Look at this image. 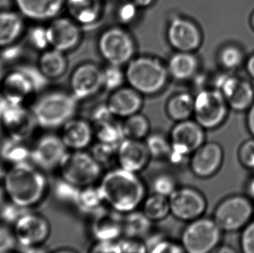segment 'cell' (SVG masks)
Returning a JSON list of instances; mask_svg holds the SVG:
<instances>
[{
    "label": "cell",
    "instance_id": "bcb514c9",
    "mask_svg": "<svg viewBox=\"0 0 254 253\" xmlns=\"http://www.w3.org/2000/svg\"><path fill=\"white\" fill-rule=\"evenodd\" d=\"M120 252L123 253H144L146 252V245L142 239L123 237L119 239Z\"/></svg>",
    "mask_w": 254,
    "mask_h": 253
},
{
    "label": "cell",
    "instance_id": "60d3db41",
    "mask_svg": "<svg viewBox=\"0 0 254 253\" xmlns=\"http://www.w3.org/2000/svg\"><path fill=\"white\" fill-rule=\"evenodd\" d=\"M126 80L125 70L122 66L108 64L103 68V89L113 92L123 87Z\"/></svg>",
    "mask_w": 254,
    "mask_h": 253
},
{
    "label": "cell",
    "instance_id": "f6af8a7d",
    "mask_svg": "<svg viewBox=\"0 0 254 253\" xmlns=\"http://www.w3.org/2000/svg\"><path fill=\"white\" fill-rule=\"evenodd\" d=\"M28 40L35 49L46 50L50 47L47 27L35 26L28 32Z\"/></svg>",
    "mask_w": 254,
    "mask_h": 253
},
{
    "label": "cell",
    "instance_id": "d6986e66",
    "mask_svg": "<svg viewBox=\"0 0 254 253\" xmlns=\"http://www.w3.org/2000/svg\"><path fill=\"white\" fill-rule=\"evenodd\" d=\"M223 155V150L219 144L204 143L191 154L189 159L190 169L197 178H210L220 168Z\"/></svg>",
    "mask_w": 254,
    "mask_h": 253
},
{
    "label": "cell",
    "instance_id": "277c9868",
    "mask_svg": "<svg viewBox=\"0 0 254 253\" xmlns=\"http://www.w3.org/2000/svg\"><path fill=\"white\" fill-rule=\"evenodd\" d=\"M127 83L143 96H153L162 92L169 75L167 65L150 56H134L125 69Z\"/></svg>",
    "mask_w": 254,
    "mask_h": 253
},
{
    "label": "cell",
    "instance_id": "3957f363",
    "mask_svg": "<svg viewBox=\"0 0 254 253\" xmlns=\"http://www.w3.org/2000/svg\"><path fill=\"white\" fill-rule=\"evenodd\" d=\"M78 101L71 92L51 91L37 98L30 108L38 127L54 130L75 117Z\"/></svg>",
    "mask_w": 254,
    "mask_h": 253
},
{
    "label": "cell",
    "instance_id": "f546056e",
    "mask_svg": "<svg viewBox=\"0 0 254 253\" xmlns=\"http://www.w3.org/2000/svg\"><path fill=\"white\" fill-rule=\"evenodd\" d=\"M152 222L146 216L143 211L135 209L124 214L123 229L125 237L134 239H146L150 235Z\"/></svg>",
    "mask_w": 254,
    "mask_h": 253
},
{
    "label": "cell",
    "instance_id": "8992f818",
    "mask_svg": "<svg viewBox=\"0 0 254 253\" xmlns=\"http://www.w3.org/2000/svg\"><path fill=\"white\" fill-rule=\"evenodd\" d=\"M61 178L80 187L93 185L102 175L103 168L90 152L70 150L59 167Z\"/></svg>",
    "mask_w": 254,
    "mask_h": 253
},
{
    "label": "cell",
    "instance_id": "74e56055",
    "mask_svg": "<svg viewBox=\"0 0 254 253\" xmlns=\"http://www.w3.org/2000/svg\"><path fill=\"white\" fill-rule=\"evenodd\" d=\"M218 60L224 69L233 71L238 69L246 62V57L241 47L235 44H228L219 51Z\"/></svg>",
    "mask_w": 254,
    "mask_h": 253
},
{
    "label": "cell",
    "instance_id": "4dcf8cb0",
    "mask_svg": "<svg viewBox=\"0 0 254 253\" xmlns=\"http://www.w3.org/2000/svg\"><path fill=\"white\" fill-rule=\"evenodd\" d=\"M67 66L68 61L65 53L52 48L45 51L39 59V68L49 80L64 75Z\"/></svg>",
    "mask_w": 254,
    "mask_h": 253
},
{
    "label": "cell",
    "instance_id": "6f0895ef",
    "mask_svg": "<svg viewBox=\"0 0 254 253\" xmlns=\"http://www.w3.org/2000/svg\"><path fill=\"white\" fill-rule=\"evenodd\" d=\"M5 200H7L5 191L2 184H0V208L5 203Z\"/></svg>",
    "mask_w": 254,
    "mask_h": 253
},
{
    "label": "cell",
    "instance_id": "d590c367",
    "mask_svg": "<svg viewBox=\"0 0 254 253\" xmlns=\"http://www.w3.org/2000/svg\"><path fill=\"white\" fill-rule=\"evenodd\" d=\"M94 131L97 141L107 144L119 146L125 138L122 129V123L118 121L116 117L95 125Z\"/></svg>",
    "mask_w": 254,
    "mask_h": 253
},
{
    "label": "cell",
    "instance_id": "680465c9",
    "mask_svg": "<svg viewBox=\"0 0 254 253\" xmlns=\"http://www.w3.org/2000/svg\"><path fill=\"white\" fill-rule=\"evenodd\" d=\"M248 193L249 196L254 200V178L249 182L248 185Z\"/></svg>",
    "mask_w": 254,
    "mask_h": 253
},
{
    "label": "cell",
    "instance_id": "d4e9b609",
    "mask_svg": "<svg viewBox=\"0 0 254 253\" xmlns=\"http://www.w3.org/2000/svg\"><path fill=\"white\" fill-rule=\"evenodd\" d=\"M22 16L37 22L50 21L58 17L65 7V0H13Z\"/></svg>",
    "mask_w": 254,
    "mask_h": 253
},
{
    "label": "cell",
    "instance_id": "603a6c76",
    "mask_svg": "<svg viewBox=\"0 0 254 253\" xmlns=\"http://www.w3.org/2000/svg\"><path fill=\"white\" fill-rule=\"evenodd\" d=\"M109 109L117 118H126L140 112L143 106V96L128 86L111 92L107 102Z\"/></svg>",
    "mask_w": 254,
    "mask_h": 253
},
{
    "label": "cell",
    "instance_id": "91938a15",
    "mask_svg": "<svg viewBox=\"0 0 254 253\" xmlns=\"http://www.w3.org/2000/svg\"><path fill=\"white\" fill-rule=\"evenodd\" d=\"M219 253H233L235 252L234 250L231 249L229 247H222L220 250L218 251Z\"/></svg>",
    "mask_w": 254,
    "mask_h": 253
},
{
    "label": "cell",
    "instance_id": "e0dca14e",
    "mask_svg": "<svg viewBox=\"0 0 254 253\" xmlns=\"http://www.w3.org/2000/svg\"><path fill=\"white\" fill-rule=\"evenodd\" d=\"M69 85L78 101L89 99L103 89V69L93 62L80 64L71 74Z\"/></svg>",
    "mask_w": 254,
    "mask_h": 253
},
{
    "label": "cell",
    "instance_id": "7bdbcfd3",
    "mask_svg": "<svg viewBox=\"0 0 254 253\" xmlns=\"http://www.w3.org/2000/svg\"><path fill=\"white\" fill-rule=\"evenodd\" d=\"M81 188L61 178L56 186L57 196L65 203L76 205Z\"/></svg>",
    "mask_w": 254,
    "mask_h": 253
},
{
    "label": "cell",
    "instance_id": "6125c7cd",
    "mask_svg": "<svg viewBox=\"0 0 254 253\" xmlns=\"http://www.w3.org/2000/svg\"><path fill=\"white\" fill-rule=\"evenodd\" d=\"M250 25L252 26V29L254 31V10L252 12V15L250 16Z\"/></svg>",
    "mask_w": 254,
    "mask_h": 253
},
{
    "label": "cell",
    "instance_id": "7a4b0ae2",
    "mask_svg": "<svg viewBox=\"0 0 254 253\" xmlns=\"http://www.w3.org/2000/svg\"><path fill=\"white\" fill-rule=\"evenodd\" d=\"M106 204L122 214L138 209L146 197V188L138 174L122 168L110 169L98 184Z\"/></svg>",
    "mask_w": 254,
    "mask_h": 253
},
{
    "label": "cell",
    "instance_id": "ffe728a7",
    "mask_svg": "<svg viewBox=\"0 0 254 253\" xmlns=\"http://www.w3.org/2000/svg\"><path fill=\"white\" fill-rule=\"evenodd\" d=\"M151 159L144 141L125 138L118 146L117 163L125 170L138 174L146 169Z\"/></svg>",
    "mask_w": 254,
    "mask_h": 253
},
{
    "label": "cell",
    "instance_id": "9a60e30c",
    "mask_svg": "<svg viewBox=\"0 0 254 253\" xmlns=\"http://www.w3.org/2000/svg\"><path fill=\"white\" fill-rule=\"evenodd\" d=\"M214 89L223 95L228 103L235 111L249 109L254 102V89L250 82L231 74L218 76Z\"/></svg>",
    "mask_w": 254,
    "mask_h": 253
},
{
    "label": "cell",
    "instance_id": "5b68a950",
    "mask_svg": "<svg viewBox=\"0 0 254 253\" xmlns=\"http://www.w3.org/2000/svg\"><path fill=\"white\" fill-rule=\"evenodd\" d=\"M204 130L201 125L191 119L175 123L169 135L172 148L167 160L175 166L185 163L205 143Z\"/></svg>",
    "mask_w": 254,
    "mask_h": 253
},
{
    "label": "cell",
    "instance_id": "f5cc1de1",
    "mask_svg": "<svg viewBox=\"0 0 254 253\" xmlns=\"http://www.w3.org/2000/svg\"><path fill=\"white\" fill-rule=\"evenodd\" d=\"M22 49L16 45L12 44L10 46H6L4 48L1 56L4 60L12 61L15 60L22 54Z\"/></svg>",
    "mask_w": 254,
    "mask_h": 253
},
{
    "label": "cell",
    "instance_id": "7c38bea8",
    "mask_svg": "<svg viewBox=\"0 0 254 253\" xmlns=\"http://www.w3.org/2000/svg\"><path fill=\"white\" fill-rule=\"evenodd\" d=\"M68 150L61 135L43 134L30 147L29 161L45 172L59 169Z\"/></svg>",
    "mask_w": 254,
    "mask_h": 253
},
{
    "label": "cell",
    "instance_id": "4316f807",
    "mask_svg": "<svg viewBox=\"0 0 254 253\" xmlns=\"http://www.w3.org/2000/svg\"><path fill=\"white\" fill-rule=\"evenodd\" d=\"M167 68L171 78L188 81L197 75L199 61L194 52L176 51L169 59Z\"/></svg>",
    "mask_w": 254,
    "mask_h": 253
},
{
    "label": "cell",
    "instance_id": "11a10c76",
    "mask_svg": "<svg viewBox=\"0 0 254 253\" xmlns=\"http://www.w3.org/2000/svg\"><path fill=\"white\" fill-rule=\"evenodd\" d=\"M246 68L249 75L254 80V53L246 59Z\"/></svg>",
    "mask_w": 254,
    "mask_h": 253
},
{
    "label": "cell",
    "instance_id": "ee69618b",
    "mask_svg": "<svg viewBox=\"0 0 254 253\" xmlns=\"http://www.w3.org/2000/svg\"><path fill=\"white\" fill-rule=\"evenodd\" d=\"M139 8L132 0H127L119 5L116 16L121 23L129 25L133 23L138 16Z\"/></svg>",
    "mask_w": 254,
    "mask_h": 253
},
{
    "label": "cell",
    "instance_id": "db71d44e",
    "mask_svg": "<svg viewBox=\"0 0 254 253\" xmlns=\"http://www.w3.org/2000/svg\"><path fill=\"white\" fill-rule=\"evenodd\" d=\"M247 124L249 131L254 137V102L250 108H249L248 113Z\"/></svg>",
    "mask_w": 254,
    "mask_h": 253
},
{
    "label": "cell",
    "instance_id": "ba28073f",
    "mask_svg": "<svg viewBox=\"0 0 254 253\" xmlns=\"http://www.w3.org/2000/svg\"><path fill=\"white\" fill-rule=\"evenodd\" d=\"M101 57L110 65L123 67L134 57V38L122 27H110L103 31L98 42Z\"/></svg>",
    "mask_w": 254,
    "mask_h": 253
},
{
    "label": "cell",
    "instance_id": "52a82bcc",
    "mask_svg": "<svg viewBox=\"0 0 254 253\" xmlns=\"http://www.w3.org/2000/svg\"><path fill=\"white\" fill-rule=\"evenodd\" d=\"M37 126L31 108L25 104L10 102L0 98V129L7 138L27 141Z\"/></svg>",
    "mask_w": 254,
    "mask_h": 253
},
{
    "label": "cell",
    "instance_id": "6da1fadb",
    "mask_svg": "<svg viewBox=\"0 0 254 253\" xmlns=\"http://www.w3.org/2000/svg\"><path fill=\"white\" fill-rule=\"evenodd\" d=\"M1 181L8 202L25 210L40 204L49 191L46 172L29 160L9 166Z\"/></svg>",
    "mask_w": 254,
    "mask_h": 253
},
{
    "label": "cell",
    "instance_id": "7dc6e473",
    "mask_svg": "<svg viewBox=\"0 0 254 253\" xmlns=\"http://www.w3.org/2000/svg\"><path fill=\"white\" fill-rule=\"evenodd\" d=\"M17 245L13 230L0 224V253H6L13 251Z\"/></svg>",
    "mask_w": 254,
    "mask_h": 253
},
{
    "label": "cell",
    "instance_id": "94428289",
    "mask_svg": "<svg viewBox=\"0 0 254 253\" xmlns=\"http://www.w3.org/2000/svg\"><path fill=\"white\" fill-rule=\"evenodd\" d=\"M4 76H5V74H4V67H3L2 64L0 62V84H1V82H2Z\"/></svg>",
    "mask_w": 254,
    "mask_h": 253
},
{
    "label": "cell",
    "instance_id": "f35d334b",
    "mask_svg": "<svg viewBox=\"0 0 254 253\" xmlns=\"http://www.w3.org/2000/svg\"><path fill=\"white\" fill-rule=\"evenodd\" d=\"M146 252L152 253H185L181 244L165 237L163 235H149L144 242Z\"/></svg>",
    "mask_w": 254,
    "mask_h": 253
},
{
    "label": "cell",
    "instance_id": "e575fe53",
    "mask_svg": "<svg viewBox=\"0 0 254 253\" xmlns=\"http://www.w3.org/2000/svg\"><path fill=\"white\" fill-rule=\"evenodd\" d=\"M1 158L8 164L13 165L28 161L30 157V147L26 141L7 138L1 147Z\"/></svg>",
    "mask_w": 254,
    "mask_h": 253
},
{
    "label": "cell",
    "instance_id": "ab89813d",
    "mask_svg": "<svg viewBox=\"0 0 254 253\" xmlns=\"http://www.w3.org/2000/svg\"><path fill=\"white\" fill-rule=\"evenodd\" d=\"M117 150L118 146L97 141L92 145L90 154L104 169L117 163Z\"/></svg>",
    "mask_w": 254,
    "mask_h": 253
},
{
    "label": "cell",
    "instance_id": "44dd1931",
    "mask_svg": "<svg viewBox=\"0 0 254 253\" xmlns=\"http://www.w3.org/2000/svg\"><path fill=\"white\" fill-rule=\"evenodd\" d=\"M124 214L111 209H101L95 214L91 231L92 236L99 241H117L124 236Z\"/></svg>",
    "mask_w": 254,
    "mask_h": 253
},
{
    "label": "cell",
    "instance_id": "816d5d0a",
    "mask_svg": "<svg viewBox=\"0 0 254 253\" xmlns=\"http://www.w3.org/2000/svg\"><path fill=\"white\" fill-rule=\"evenodd\" d=\"M90 252L97 253H121L119 240L99 241L91 248Z\"/></svg>",
    "mask_w": 254,
    "mask_h": 253
},
{
    "label": "cell",
    "instance_id": "9f6ffc18",
    "mask_svg": "<svg viewBox=\"0 0 254 253\" xmlns=\"http://www.w3.org/2000/svg\"><path fill=\"white\" fill-rule=\"evenodd\" d=\"M140 9H144L150 7L155 2V0H132Z\"/></svg>",
    "mask_w": 254,
    "mask_h": 253
},
{
    "label": "cell",
    "instance_id": "8d00e7d4",
    "mask_svg": "<svg viewBox=\"0 0 254 253\" xmlns=\"http://www.w3.org/2000/svg\"><path fill=\"white\" fill-rule=\"evenodd\" d=\"M152 159L168 160L171 152L170 138L160 132L150 133L144 140Z\"/></svg>",
    "mask_w": 254,
    "mask_h": 253
},
{
    "label": "cell",
    "instance_id": "836d02e7",
    "mask_svg": "<svg viewBox=\"0 0 254 253\" xmlns=\"http://www.w3.org/2000/svg\"><path fill=\"white\" fill-rule=\"evenodd\" d=\"M122 129L125 138L144 141L150 134V122L144 114L136 113L124 119Z\"/></svg>",
    "mask_w": 254,
    "mask_h": 253
},
{
    "label": "cell",
    "instance_id": "cb8c5ba5",
    "mask_svg": "<svg viewBox=\"0 0 254 253\" xmlns=\"http://www.w3.org/2000/svg\"><path fill=\"white\" fill-rule=\"evenodd\" d=\"M95 131L92 123L83 118H74L61 128V137L68 150H85L92 145Z\"/></svg>",
    "mask_w": 254,
    "mask_h": 253
},
{
    "label": "cell",
    "instance_id": "2e32d148",
    "mask_svg": "<svg viewBox=\"0 0 254 253\" xmlns=\"http://www.w3.org/2000/svg\"><path fill=\"white\" fill-rule=\"evenodd\" d=\"M167 40L176 51L195 52L202 44L203 35L193 21L174 16L167 26Z\"/></svg>",
    "mask_w": 254,
    "mask_h": 253
},
{
    "label": "cell",
    "instance_id": "4fadbf2b",
    "mask_svg": "<svg viewBox=\"0 0 254 253\" xmlns=\"http://www.w3.org/2000/svg\"><path fill=\"white\" fill-rule=\"evenodd\" d=\"M254 210L249 199L244 196H233L218 205L213 219L222 231H237L247 225Z\"/></svg>",
    "mask_w": 254,
    "mask_h": 253
},
{
    "label": "cell",
    "instance_id": "484cf974",
    "mask_svg": "<svg viewBox=\"0 0 254 253\" xmlns=\"http://www.w3.org/2000/svg\"><path fill=\"white\" fill-rule=\"evenodd\" d=\"M104 0H65L69 17L80 26H90L101 19Z\"/></svg>",
    "mask_w": 254,
    "mask_h": 253
},
{
    "label": "cell",
    "instance_id": "d6a6232c",
    "mask_svg": "<svg viewBox=\"0 0 254 253\" xmlns=\"http://www.w3.org/2000/svg\"><path fill=\"white\" fill-rule=\"evenodd\" d=\"M104 204L106 203L99 187L93 184L81 188L75 206L81 212L95 215L104 209Z\"/></svg>",
    "mask_w": 254,
    "mask_h": 253
},
{
    "label": "cell",
    "instance_id": "b9f144b4",
    "mask_svg": "<svg viewBox=\"0 0 254 253\" xmlns=\"http://www.w3.org/2000/svg\"><path fill=\"white\" fill-rule=\"evenodd\" d=\"M176 178L170 174L163 173L157 175L152 183L154 193L169 198L177 188Z\"/></svg>",
    "mask_w": 254,
    "mask_h": 253
},
{
    "label": "cell",
    "instance_id": "8fae6325",
    "mask_svg": "<svg viewBox=\"0 0 254 253\" xmlns=\"http://www.w3.org/2000/svg\"><path fill=\"white\" fill-rule=\"evenodd\" d=\"M12 230L17 245L32 251L46 243L50 237L52 227L44 215L25 212L13 223Z\"/></svg>",
    "mask_w": 254,
    "mask_h": 253
},
{
    "label": "cell",
    "instance_id": "7402d4cb",
    "mask_svg": "<svg viewBox=\"0 0 254 253\" xmlns=\"http://www.w3.org/2000/svg\"><path fill=\"white\" fill-rule=\"evenodd\" d=\"M1 97L10 102L25 104L37 92L28 76L19 67L6 74L1 82Z\"/></svg>",
    "mask_w": 254,
    "mask_h": 253
},
{
    "label": "cell",
    "instance_id": "9c48e42d",
    "mask_svg": "<svg viewBox=\"0 0 254 253\" xmlns=\"http://www.w3.org/2000/svg\"><path fill=\"white\" fill-rule=\"evenodd\" d=\"M222 230L214 219L200 217L184 228L181 245L185 252L208 253L217 248Z\"/></svg>",
    "mask_w": 254,
    "mask_h": 253
},
{
    "label": "cell",
    "instance_id": "c3c4849f",
    "mask_svg": "<svg viewBox=\"0 0 254 253\" xmlns=\"http://www.w3.org/2000/svg\"><path fill=\"white\" fill-rule=\"evenodd\" d=\"M239 158L245 167L254 170V140L243 143L239 151Z\"/></svg>",
    "mask_w": 254,
    "mask_h": 253
},
{
    "label": "cell",
    "instance_id": "5bb4252c",
    "mask_svg": "<svg viewBox=\"0 0 254 253\" xmlns=\"http://www.w3.org/2000/svg\"><path fill=\"white\" fill-rule=\"evenodd\" d=\"M170 214L179 221L190 222L202 217L207 209L204 195L194 187H177L169 197Z\"/></svg>",
    "mask_w": 254,
    "mask_h": 253
},
{
    "label": "cell",
    "instance_id": "f907efd6",
    "mask_svg": "<svg viewBox=\"0 0 254 253\" xmlns=\"http://www.w3.org/2000/svg\"><path fill=\"white\" fill-rule=\"evenodd\" d=\"M241 246L243 252L254 253V221L245 227L241 237Z\"/></svg>",
    "mask_w": 254,
    "mask_h": 253
},
{
    "label": "cell",
    "instance_id": "681fc988",
    "mask_svg": "<svg viewBox=\"0 0 254 253\" xmlns=\"http://www.w3.org/2000/svg\"><path fill=\"white\" fill-rule=\"evenodd\" d=\"M115 117H116L112 114L111 111L109 109L107 102L97 105L91 112V122H92V124L93 123L94 126L111 120Z\"/></svg>",
    "mask_w": 254,
    "mask_h": 253
},
{
    "label": "cell",
    "instance_id": "1f68e13d",
    "mask_svg": "<svg viewBox=\"0 0 254 253\" xmlns=\"http://www.w3.org/2000/svg\"><path fill=\"white\" fill-rule=\"evenodd\" d=\"M141 210L153 223L163 221L170 214L169 198L152 193L145 198Z\"/></svg>",
    "mask_w": 254,
    "mask_h": 253
},
{
    "label": "cell",
    "instance_id": "30bf717a",
    "mask_svg": "<svg viewBox=\"0 0 254 253\" xmlns=\"http://www.w3.org/2000/svg\"><path fill=\"white\" fill-rule=\"evenodd\" d=\"M228 107L225 98L218 89H201L194 98V120L204 129H216L225 120Z\"/></svg>",
    "mask_w": 254,
    "mask_h": 253
},
{
    "label": "cell",
    "instance_id": "83f0119b",
    "mask_svg": "<svg viewBox=\"0 0 254 253\" xmlns=\"http://www.w3.org/2000/svg\"><path fill=\"white\" fill-rule=\"evenodd\" d=\"M194 98L195 96L187 92L172 95L166 102L167 117L175 123L190 119L193 116Z\"/></svg>",
    "mask_w": 254,
    "mask_h": 253
},
{
    "label": "cell",
    "instance_id": "f1b7e54d",
    "mask_svg": "<svg viewBox=\"0 0 254 253\" xmlns=\"http://www.w3.org/2000/svg\"><path fill=\"white\" fill-rule=\"evenodd\" d=\"M24 28L22 16L10 10L0 11V48L14 44Z\"/></svg>",
    "mask_w": 254,
    "mask_h": 253
},
{
    "label": "cell",
    "instance_id": "ac0fdd59",
    "mask_svg": "<svg viewBox=\"0 0 254 253\" xmlns=\"http://www.w3.org/2000/svg\"><path fill=\"white\" fill-rule=\"evenodd\" d=\"M50 47L70 51L81 41V26L70 17H56L47 26Z\"/></svg>",
    "mask_w": 254,
    "mask_h": 253
}]
</instances>
